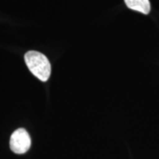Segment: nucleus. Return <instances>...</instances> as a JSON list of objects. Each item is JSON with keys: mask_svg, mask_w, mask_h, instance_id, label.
I'll return each mask as SVG.
<instances>
[{"mask_svg": "<svg viewBox=\"0 0 159 159\" xmlns=\"http://www.w3.org/2000/svg\"><path fill=\"white\" fill-rule=\"evenodd\" d=\"M25 61L34 76L42 82L48 80L51 75V65L44 55L37 51H29L25 55Z\"/></svg>", "mask_w": 159, "mask_h": 159, "instance_id": "nucleus-1", "label": "nucleus"}, {"mask_svg": "<svg viewBox=\"0 0 159 159\" xmlns=\"http://www.w3.org/2000/svg\"><path fill=\"white\" fill-rule=\"evenodd\" d=\"M31 146V139L27 131L19 128L13 133L10 139L11 150L16 154H23L29 150Z\"/></svg>", "mask_w": 159, "mask_h": 159, "instance_id": "nucleus-2", "label": "nucleus"}, {"mask_svg": "<svg viewBox=\"0 0 159 159\" xmlns=\"http://www.w3.org/2000/svg\"><path fill=\"white\" fill-rule=\"evenodd\" d=\"M125 2L130 9L144 14H148L150 11V3L149 0H125Z\"/></svg>", "mask_w": 159, "mask_h": 159, "instance_id": "nucleus-3", "label": "nucleus"}]
</instances>
